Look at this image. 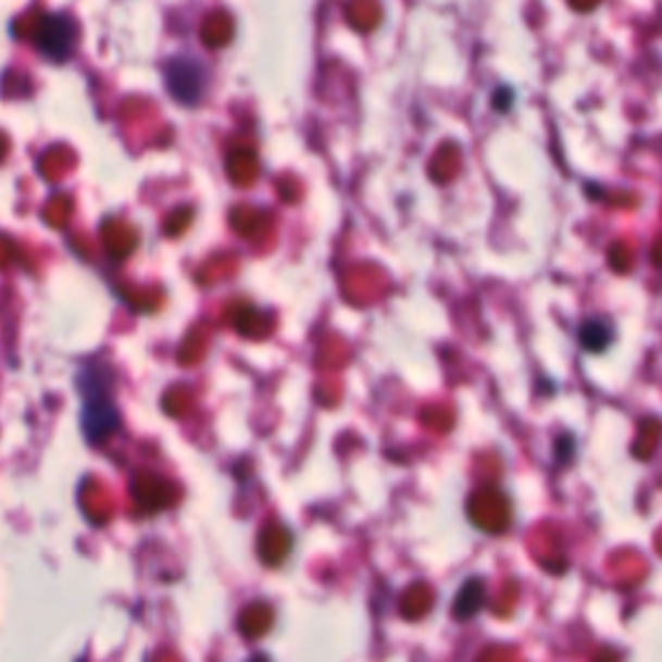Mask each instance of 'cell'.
I'll return each instance as SVG.
<instances>
[{"label": "cell", "instance_id": "cell-2", "mask_svg": "<svg viewBox=\"0 0 662 662\" xmlns=\"http://www.w3.org/2000/svg\"><path fill=\"white\" fill-rule=\"evenodd\" d=\"M251 662H267V658H257V660H251Z\"/></svg>", "mask_w": 662, "mask_h": 662}, {"label": "cell", "instance_id": "cell-1", "mask_svg": "<svg viewBox=\"0 0 662 662\" xmlns=\"http://www.w3.org/2000/svg\"><path fill=\"white\" fill-rule=\"evenodd\" d=\"M117 427V412L107 401H91L86 407V433L91 440H101Z\"/></svg>", "mask_w": 662, "mask_h": 662}]
</instances>
